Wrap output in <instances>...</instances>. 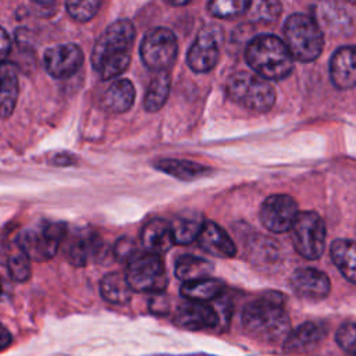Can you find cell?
<instances>
[{
	"mask_svg": "<svg viewBox=\"0 0 356 356\" xmlns=\"http://www.w3.org/2000/svg\"><path fill=\"white\" fill-rule=\"evenodd\" d=\"M134 40L135 26L129 19H117L106 28L92 50V65L102 79L117 78L128 68Z\"/></svg>",
	"mask_w": 356,
	"mask_h": 356,
	"instance_id": "6da1fadb",
	"label": "cell"
},
{
	"mask_svg": "<svg viewBox=\"0 0 356 356\" xmlns=\"http://www.w3.org/2000/svg\"><path fill=\"white\" fill-rule=\"evenodd\" d=\"M242 325L250 337L259 341L285 339L289 334L291 321L284 307L282 295L268 292L248 303L242 312Z\"/></svg>",
	"mask_w": 356,
	"mask_h": 356,
	"instance_id": "7a4b0ae2",
	"label": "cell"
},
{
	"mask_svg": "<svg viewBox=\"0 0 356 356\" xmlns=\"http://www.w3.org/2000/svg\"><path fill=\"white\" fill-rule=\"evenodd\" d=\"M245 58L256 75L268 82L285 79L293 71V58L284 40L275 35L254 36L246 46Z\"/></svg>",
	"mask_w": 356,
	"mask_h": 356,
	"instance_id": "3957f363",
	"label": "cell"
},
{
	"mask_svg": "<svg viewBox=\"0 0 356 356\" xmlns=\"http://www.w3.org/2000/svg\"><path fill=\"white\" fill-rule=\"evenodd\" d=\"M284 43L293 60L310 63L320 57L324 47V35L318 22L310 15L291 14L284 24Z\"/></svg>",
	"mask_w": 356,
	"mask_h": 356,
	"instance_id": "277c9868",
	"label": "cell"
},
{
	"mask_svg": "<svg viewBox=\"0 0 356 356\" xmlns=\"http://www.w3.org/2000/svg\"><path fill=\"white\" fill-rule=\"evenodd\" d=\"M225 92L231 102L252 111L266 113L275 103V89L271 82L248 71L232 74L227 81Z\"/></svg>",
	"mask_w": 356,
	"mask_h": 356,
	"instance_id": "5b68a950",
	"label": "cell"
},
{
	"mask_svg": "<svg viewBox=\"0 0 356 356\" xmlns=\"http://www.w3.org/2000/svg\"><path fill=\"white\" fill-rule=\"evenodd\" d=\"M67 236V225L61 221H44L39 228L24 229L18 238L17 243L19 250L33 261L50 260L58 245Z\"/></svg>",
	"mask_w": 356,
	"mask_h": 356,
	"instance_id": "8992f818",
	"label": "cell"
},
{
	"mask_svg": "<svg viewBox=\"0 0 356 356\" xmlns=\"http://www.w3.org/2000/svg\"><path fill=\"white\" fill-rule=\"evenodd\" d=\"M125 278L132 291L149 293L163 292L168 282L161 257L139 250L127 261Z\"/></svg>",
	"mask_w": 356,
	"mask_h": 356,
	"instance_id": "52a82bcc",
	"label": "cell"
},
{
	"mask_svg": "<svg viewBox=\"0 0 356 356\" xmlns=\"http://www.w3.org/2000/svg\"><path fill=\"white\" fill-rule=\"evenodd\" d=\"M295 250L307 260L320 259L325 250L327 229L323 218L314 211H299L292 225Z\"/></svg>",
	"mask_w": 356,
	"mask_h": 356,
	"instance_id": "ba28073f",
	"label": "cell"
},
{
	"mask_svg": "<svg viewBox=\"0 0 356 356\" xmlns=\"http://www.w3.org/2000/svg\"><path fill=\"white\" fill-rule=\"evenodd\" d=\"M143 64L156 72L168 71L178 54V40L168 28H153L142 39L139 47Z\"/></svg>",
	"mask_w": 356,
	"mask_h": 356,
	"instance_id": "9c48e42d",
	"label": "cell"
},
{
	"mask_svg": "<svg viewBox=\"0 0 356 356\" xmlns=\"http://www.w3.org/2000/svg\"><path fill=\"white\" fill-rule=\"evenodd\" d=\"M222 31L220 26L203 28L186 54V63L195 72H209L218 61Z\"/></svg>",
	"mask_w": 356,
	"mask_h": 356,
	"instance_id": "30bf717a",
	"label": "cell"
},
{
	"mask_svg": "<svg viewBox=\"0 0 356 356\" xmlns=\"http://www.w3.org/2000/svg\"><path fill=\"white\" fill-rule=\"evenodd\" d=\"M298 214V204L289 195H271L260 206L261 224L274 234L289 231Z\"/></svg>",
	"mask_w": 356,
	"mask_h": 356,
	"instance_id": "8fae6325",
	"label": "cell"
},
{
	"mask_svg": "<svg viewBox=\"0 0 356 356\" xmlns=\"http://www.w3.org/2000/svg\"><path fill=\"white\" fill-rule=\"evenodd\" d=\"M83 63V51L75 43L57 44L44 50L43 65L49 75L64 79L74 75Z\"/></svg>",
	"mask_w": 356,
	"mask_h": 356,
	"instance_id": "7c38bea8",
	"label": "cell"
},
{
	"mask_svg": "<svg viewBox=\"0 0 356 356\" xmlns=\"http://www.w3.org/2000/svg\"><path fill=\"white\" fill-rule=\"evenodd\" d=\"M289 285L296 295L310 300L324 299L331 289V282L327 274L313 267L295 270L289 278Z\"/></svg>",
	"mask_w": 356,
	"mask_h": 356,
	"instance_id": "4fadbf2b",
	"label": "cell"
},
{
	"mask_svg": "<svg viewBox=\"0 0 356 356\" xmlns=\"http://www.w3.org/2000/svg\"><path fill=\"white\" fill-rule=\"evenodd\" d=\"M175 323L185 330H203L214 328L218 325V316L214 306L203 302L188 300L175 312Z\"/></svg>",
	"mask_w": 356,
	"mask_h": 356,
	"instance_id": "5bb4252c",
	"label": "cell"
},
{
	"mask_svg": "<svg viewBox=\"0 0 356 356\" xmlns=\"http://www.w3.org/2000/svg\"><path fill=\"white\" fill-rule=\"evenodd\" d=\"M330 78L341 90L356 86V46L337 49L330 60Z\"/></svg>",
	"mask_w": 356,
	"mask_h": 356,
	"instance_id": "9a60e30c",
	"label": "cell"
},
{
	"mask_svg": "<svg viewBox=\"0 0 356 356\" xmlns=\"http://www.w3.org/2000/svg\"><path fill=\"white\" fill-rule=\"evenodd\" d=\"M197 243L200 249L216 257H234L236 254V246L229 235L216 222L204 221L199 235Z\"/></svg>",
	"mask_w": 356,
	"mask_h": 356,
	"instance_id": "2e32d148",
	"label": "cell"
},
{
	"mask_svg": "<svg viewBox=\"0 0 356 356\" xmlns=\"http://www.w3.org/2000/svg\"><path fill=\"white\" fill-rule=\"evenodd\" d=\"M140 241L145 252L161 256L167 253L174 243L171 222L163 218H153L142 229Z\"/></svg>",
	"mask_w": 356,
	"mask_h": 356,
	"instance_id": "e0dca14e",
	"label": "cell"
},
{
	"mask_svg": "<svg viewBox=\"0 0 356 356\" xmlns=\"http://www.w3.org/2000/svg\"><path fill=\"white\" fill-rule=\"evenodd\" d=\"M102 246L103 243L97 234L89 231L79 232L70 241L65 249V256L72 266L83 267L92 256L99 254Z\"/></svg>",
	"mask_w": 356,
	"mask_h": 356,
	"instance_id": "ac0fdd59",
	"label": "cell"
},
{
	"mask_svg": "<svg viewBox=\"0 0 356 356\" xmlns=\"http://www.w3.org/2000/svg\"><path fill=\"white\" fill-rule=\"evenodd\" d=\"M135 100V88L129 79H115L103 92L100 104L104 110L111 113L128 111Z\"/></svg>",
	"mask_w": 356,
	"mask_h": 356,
	"instance_id": "d6986e66",
	"label": "cell"
},
{
	"mask_svg": "<svg viewBox=\"0 0 356 356\" xmlns=\"http://www.w3.org/2000/svg\"><path fill=\"white\" fill-rule=\"evenodd\" d=\"M18 75L14 64L0 63V118H8L18 99Z\"/></svg>",
	"mask_w": 356,
	"mask_h": 356,
	"instance_id": "ffe728a7",
	"label": "cell"
},
{
	"mask_svg": "<svg viewBox=\"0 0 356 356\" xmlns=\"http://www.w3.org/2000/svg\"><path fill=\"white\" fill-rule=\"evenodd\" d=\"M154 168L179 181H193L211 172L206 165L182 159H159L154 163Z\"/></svg>",
	"mask_w": 356,
	"mask_h": 356,
	"instance_id": "44dd1931",
	"label": "cell"
},
{
	"mask_svg": "<svg viewBox=\"0 0 356 356\" xmlns=\"http://www.w3.org/2000/svg\"><path fill=\"white\" fill-rule=\"evenodd\" d=\"M325 337V330L317 323H303L285 338L284 349L286 352H303L320 342Z\"/></svg>",
	"mask_w": 356,
	"mask_h": 356,
	"instance_id": "7402d4cb",
	"label": "cell"
},
{
	"mask_svg": "<svg viewBox=\"0 0 356 356\" xmlns=\"http://www.w3.org/2000/svg\"><path fill=\"white\" fill-rule=\"evenodd\" d=\"M330 254L341 274L348 281L356 284V242L350 239H335L331 242Z\"/></svg>",
	"mask_w": 356,
	"mask_h": 356,
	"instance_id": "603a6c76",
	"label": "cell"
},
{
	"mask_svg": "<svg viewBox=\"0 0 356 356\" xmlns=\"http://www.w3.org/2000/svg\"><path fill=\"white\" fill-rule=\"evenodd\" d=\"M213 270L214 266L211 261L192 254H182L175 261V277L184 281V284L209 278Z\"/></svg>",
	"mask_w": 356,
	"mask_h": 356,
	"instance_id": "cb8c5ba5",
	"label": "cell"
},
{
	"mask_svg": "<svg viewBox=\"0 0 356 356\" xmlns=\"http://www.w3.org/2000/svg\"><path fill=\"white\" fill-rule=\"evenodd\" d=\"M102 298L113 305H125L132 298V289L122 273L106 274L100 281Z\"/></svg>",
	"mask_w": 356,
	"mask_h": 356,
	"instance_id": "d4e9b609",
	"label": "cell"
},
{
	"mask_svg": "<svg viewBox=\"0 0 356 356\" xmlns=\"http://www.w3.org/2000/svg\"><path fill=\"white\" fill-rule=\"evenodd\" d=\"M225 285L216 278H203L193 282H185L181 286V295L192 302H209L220 298L224 293Z\"/></svg>",
	"mask_w": 356,
	"mask_h": 356,
	"instance_id": "484cf974",
	"label": "cell"
},
{
	"mask_svg": "<svg viewBox=\"0 0 356 356\" xmlns=\"http://www.w3.org/2000/svg\"><path fill=\"white\" fill-rule=\"evenodd\" d=\"M170 86H171V78L168 71L156 72L145 95V100H143L145 110L149 113L159 111L164 106L170 95Z\"/></svg>",
	"mask_w": 356,
	"mask_h": 356,
	"instance_id": "4316f807",
	"label": "cell"
},
{
	"mask_svg": "<svg viewBox=\"0 0 356 356\" xmlns=\"http://www.w3.org/2000/svg\"><path fill=\"white\" fill-rule=\"evenodd\" d=\"M204 221L199 214H178L171 222L175 245H189L197 239Z\"/></svg>",
	"mask_w": 356,
	"mask_h": 356,
	"instance_id": "83f0119b",
	"label": "cell"
},
{
	"mask_svg": "<svg viewBox=\"0 0 356 356\" xmlns=\"http://www.w3.org/2000/svg\"><path fill=\"white\" fill-rule=\"evenodd\" d=\"M281 10H282V6L280 1L257 0V1H250L246 11L250 21L268 24L275 21L280 17Z\"/></svg>",
	"mask_w": 356,
	"mask_h": 356,
	"instance_id": "f1b7e54d",
	"label": "cell"
},
{
	"mask_svg": "<svg viewBox=\"0 0 356 356\" xmlns=\"http://www.w3.org/2000/svg\"><path fill=\"white\" fill-rule=\"evenodd\" d=\"M250 1L246 0H214L207 3V11L216 18H231L245 13Z\"/></svg>",
	"mask_w": 356,
	"mask_h": 356,
	"instance_id": "f546056e",
	"label": "cell"
},
{
	"mask_svg": "<svg viewBox=\"0 0 356 356\" xmlns=\"http://www.w3.org/2000/svg\"><path fill=\"white\" fill-rule=\"evenodd\" d=\"M100 7V1L97 0H83V1H67L65 8L71 18L79 22L89 21L95 17Z\"/></svg>",
	"mask_w": 356,
	"mask_h": 356,
	"instance_id": "4dcf8cb0",
	"label": "cell"
},
{
	"mask_svg": "<svg viewBox=\"0 0 356 356\" xmlns=\"http://www.w3.org/2000/svg\"><path fill=\"white\" fill-rule=\"evenodd\" d=\"M7 267H8L10 277L17 282L28 281L31 277V273H32L31 260L22 252L10 256Z\"/></svg>",
	"mask_w": 356,
	"mask_h": 356,
	"instance_id": "1f68e13d",
	"label": "cell"
},
{
	"mask_svg": "<svg viewBox=\"0 0 356 356\" xmlns=\"http://www.w3.org/2000/svg\"><path fill=\"white\" fill-rule=\"evenodd\" d=\"M335 339L345 353L356 356V323H343L338 328Z\"/></svg>",
	"mask_w": 356,
	"mask_h": 356,
	"instance_id": "d6a6232c",
	"label": "cell"
},
{
	"mask_svg": "<svg viewBox=\"0 0 356 356\" xmlns=\"http://www.w3.org/2000/svg\"><path fill=\"white\" fill-rule=\"evenodd\" d=\"M136 252H138L136 243L129 236H121L120 239H117V242L114 243V248H113L114 257L118 261H128Z\"/></svg>",
	"mask_w": 356,
	"mask_h": 356,
	"instance_id": "836d02e7",
	"label": "cell"
},
{
	"mask_svg": "<svg viewBox=\"0 0 356 356\" xmlns=\"http://www.w3.org/2000/svg\"><path fill=\"white\" fill-rule=\"evenodd\" d=\"M149 310L153 313V314H159V316H163V314H167L170 312V302H168V298L160 292V293H153V296L150 298L149 300Z\"/></svg>",
	"mask_w": 356,
	"mask_h": 356,
	"instance_id": "e575fe53",
	"label": "cell"
},
{
	"mask_svg": "<svg viewBox=\"0 0 356 356\" xmlns=\"http://www.w3.org/2000/svg\"><path fill=\"white\" fill-rule=\"evenodd\" d=\"M11 51V39L4 28L0 26V63H3Z\"/></svg>",
	"mask_w": 356,
	"mask_h": 356,
	"instance_id": "d590c367",
	"label": "cell"
},
{
	"mask_svg": "<svg viewBox=\"0 0 356 356\" xmlns=\"http://www.w3.org/2000/svg\"><path fill=\"white\" fill-rule=\"evenodd\" d=\"M11 342H13V337L10 331L0 323V350H4L6 348H8Z\"/></svg>",
	"mask_w": 356,
	"mask_h": 356,
	"instance_id": "8d00e7d4",
	"label": "cell"
},
{
	"mask_svg": "<svg viewBox=\"0 0 356 356\" xmlns=\"http://www.w3.org/2000/svg\"><path fill=\"white\" fill-rule=\"evenodd\" d=\"M11 295V285L10 282L0 275V300L7 299Z\"/></svg>",
	"mask_w": 356,
	"mask_h": 356,
	"instance_id": "74e56055",
	"label": "cell"
},
{
	"mask_svg": "<svg viewBox=\"0 0 356 356\" xmlns=\"http://www.w3.org/2000/svg\"><path fill=\"white\" fill-rule=\"evenodd\" d=\"M54 163L58 164V165H70V164H74V163H75V159H74L71 154L63 153V154H56Z\"/></svg>",
	"mask_w": 356,
	"mask_h": 356,
	"instance_id": "f35d334b",
	"label": "cell"
},
{
	"mask_svg": "<svg viewBox=\"0 0 356 356\" xmlns=\"http://www.w3.org/2000/svg\"><path fill=\"white\" fill-rule=\"evenodd\" d=\"M170 6H174V7H177V6H186V4H189V1H167Z\"/></svg>",
	"mask_w": 356,
	"mask_h": 356,
	"instance_id": "ab89813d",
	"label": "cell"
}]
</instances>
